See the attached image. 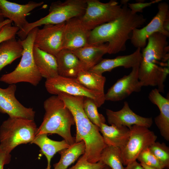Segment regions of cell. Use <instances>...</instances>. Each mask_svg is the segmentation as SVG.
<instances>
[{"label":"cell","mask_w":169,"mask_h":169,"mask_svg":"<svg viewBox=\"0 0 169 169\" xmlns=\"http://www.w3.org/2000/svg\"><path fill=\"white\" fill-rule=\"evenodd\" d=\"M4 20V18L1 9L0 8V22L3 21Z\"/></svg>","instance_id":"40"},{"label":"cell","mask_w":169,"mask_h":169,"mask_svg":"<svg viewBox=\"0 0 169 169\" xmlns=\"http://www.w3.org/2000/svg\"><path fill=\"white\" fill-rule=\"evenodd\" d=\"M137 159L141 163L148 166L158 169H165L164 166L152 153L149 148L143 150L139 155Z\"/></svg>","instance_id":"31"},{"label":"cell","mask_w":169,"mask_h":169,"mask_svg":"<svg viewBox=\"0 0 169 169\" xmlns=\"http://www.w3.org/2000/svg\"><path fill=\"white\" fill-rule=\"evenodd\" d=\"M158 11L152 20L142 28H136L132 31L130 39L132 44L136 48H144L146 45L148 37L156 33H161L168 37L169 32L164 28V23L169 17V7L166 2L158 3Z\"/></svg>","instance_id":"11"},{"label":"cell","mask_w":169,"mask_h":169,"mask_svg":"<svg viewBox=\"0 0 169 169\" xmlns=\"http://www.w3.org/2000/svg\"><path fill=\"white\" fill-rule=\"evenodd\" d=\"M107 43L87 44L71 51L89 69L98 64L105 54L108 53Z\"/></svg>","instance_id":"22"},{"label":"cell","mask_w":169,"mask_h":169,"mask_svg":"<svg viewBox=\"0 0 169 169\" xmlns=\"http://www.w3.org/2000/svg\"><path fill=\"white\" fill-rule=\"evenodd\" d=\"M168 37L156 33L147 39L143 48L138 70L139 80L142 86H157L164 92V83L169 74V47Z\"/></svg>","instance_id":"1"},{"label":"cell","mask_w":169,"mask_h":169,"mask_svg":"<svg viewBox=\"0 0 169 169\" xmlns=\"http://www.w3.org/2000/svg\"><path fill=\"white\" fill-rule=\"evenodd\" d=\"M90 31L84 26L79 17L69 20L65 23L63 49L72 51L87 45Z\"/></svg>","instance_id":"15"},{"label":"cell","mask_w":169,"mask_h":169,"mask_svg":"<svg viewBox=\"0 0 169 169\" xmlns=\"http://www.w3.org/2000/svg\"><path fill=\"white\" fill-rule=\"evenodd\" d=\"M86 0H66L52 2L46 16L32 23H28L17 33L21 40L24 39L33 29L47 24H57L66 22L74 18H79L84 14Z\"/></svg>","instance_id":"6"},{"label":"cell","mask_w":169,"mask_h":169,"mask_svg":"<svg viewBox=\"0 0 169 169\" xmlns=\"http://www.w3.org/2000/svg\"><path fill=\"white\" fill-rule=\"evenodd\" d=\"M31 143L38 146L41 152L46 156L47 161L46 169H50L51 160L57 152L71 146L64 140L60 141L52 140L49 138L46 134L36 136Z\"/></svg>","instance_id":"24"},{"label":"cell","mask_w":169,"mask_h":169,"mask_svg":"<svg viewBox=\"0 0 169 169\" xmlns=\"http://www.w3.org/2000/svg\"><path fill=\"white\" fill-rule=\"evenodd\" d=\"M95 103L92 99L84 97L83 102L84 112L89 120L94 125L100 127L102 123H105V117L99 113Z\"/></svg>","instance_id":"29"},{"label":"cell","mask_w":169,"mask_h":169,"mask_svg":"<svg viewBox=\"0 0 169 169\" xmlns=\"http://www.w3.org/2000/svg\"><path fill=\"white\" fill-rule=\"evenodd\" d=\"M85 150L84 142L82 141L75 142L68 148L58 152L60 155L59 161L54 165V169H66L75 162L81 155L84 154Z\"/></svg>","instance_id":"26"},{"label":"cell","mask_w":169,"mask_h":169,"mask_svg":"<svg viewBox=\"0 0 169 169\" xmlns=\"http://www.w3.org/2000/svg\"><path fill=\"white\" fill-rule=\"evenodd\" d=\"M106 113L109 124L116 126H125L129 129L134 125L149 128L153 123L152 118L143 117L134 112L127 101L124 102L123 107L119 110L114 111L107 109Z\"/></svg>","instance_id":"16"},{"label":"cell","mask_w":169,"mask_h":169,"mask_svg":"<svg viewBox=\"0 0 169 169\" xmlns=\"http://www.w3.org/2000/svg\"><path fill=\"white\" fill-rule=\"evenodd\" d=\"M123 10L122 4L115 0L106 3L98 0H86V7L80 19L84 26L91 30L118 18Z\"/></svg>","instance_id":"8"},{"label":"cell","mask_w":169,"mask_h":169,"mask_svg":"<svg viewBox=\"0 0 169 169\" xmlns=\"http://www.w3.org/2000/svg\"><path fill=\"white\" fill-rule=\"evenodd\" d=\"M33 54L35 65L42 78L47 79L59 75L55 56L34 45Z\"/></svg>","instance_id":"23"},{"label":"cell","mask_w":169,"mask_h":169,"mask_svg":"<svg viewBox=\"0 0 169 169\" xmlns=\"http://www.w3.org/2000/svg\"><path fill=\"white\" fill-rule=\"evenodd\" d=\"M19 30L18 27L12 26L11 23L4 26L0 31V44L5 41L15 38Z\"/></svg>","instance_id":"33"},{"label":"cell","mask_w":169,"mask_h":169,"mask_svg":"<svg viewBox=\"0 0 169 169\" xmlns=\"http://www.w3.org/2000/svg\"><path fill=\"white\" fill-rule=\"evenodd\" d=\"M11 159L10 155H7L0 151V169H3L4 165L8 164Z\"/></svg>","instance_id":"35"},{"label":"cell","mask_w":169,"mask_h":169,"mask_svg":"<svg viewBox=\"0 0 169 169\" xmlns=\"http://www.w3.org/2000/svg\"><path fill=\"white\" fill-rule=\"evenodd\" d=\"M106 166L101 161L90 163L81 156L74 165L68 169H104Z\"/></svg>","instance_id":"32"},{"label":"cell","mask_w":169,"mask_h":169,"mask_svg":"<svg viewBox=\"0 0 169 169\" xmlns=\"http://www.w3.org/2000/svg\"><path fill=\"white\" fill-rule=\"evenodd\" d=\"M100 161L111 169H125L122 161L120 150L115 146H107L101 152Z\"/></svg>","instance_id":"28"},{"label":"cell","mask_w":169,"mask_h":169,"mask_svg":"<svg viewBox=\"0 0 169 169\" xmlns=\"http://www.w3.org/2000/svg\"><path fill=\"white\" fill-rule=\"evenodd\" d=\"M152 153L164 166L169 168V147L164 142H155L149 147Z\"/></svg>","instance_id":"30"},{"label":"cell","mask_w":169,"mask_h":169,"mask_svg":"<svg viewBox=\"0 0 169 169\" xmlns=\"http://www.w3.org/2000/svg\"><path fill=\"white\" fill-rule=\"evenodd\" d=\"M59 75L76 78L78 74L89 68L70 50L62 49L55 56Z\"/></svg>","instance_id":"19"},{"label":"cell","mask_w":169,"mask_h":169,"mask_svg":"<svg viewBox=\"0 0 169 169\" xmlns=\"http://www.w3.org/2000/svg\"><path fill=\"white\" fill-rule=\"evenodd\" d=\"M66 22L57 24L44 25L38 28L34 45L54 56L63 49V41Z\"/></svg>","instance_id":"12"},{"label":"cell","mask_w":169,"mask_h":169,"mask_svg":"<svg viewBox=\"0 0 169 169\" xmlns=\"http://www.w3.org/2000/svg\"><path fill=\"white\" fill-rule=\"evenodd\" d=\"M44 3L43 1L37 3L30 1L26 4H21L6 0H0V8L4 18L13 22L15 26L20 30L28 23L26 19L28 13Z\"/></svg>","instance_id":"17"},{"label":"cell","mask_w":169,"mask_h":169,"mask_svg":"<svg viewBox=\"0 0 169 169\" xmlns=\"http://www.w3.org/2000/svg\"><path fill=\"white\" fill-rule=\"evenodd\" d=\"M12 22L11 21L8 19H5L3 21L0 22V31L4 26L7 24L11 23Z\"/></svg>","instance_id":"37"},{"label":"cell","mask_w":169,"mask_h":169,"mask_svg":"<svg viewBox=\"0 0 169 169\" xmlns=\"http://www.w3.org/2000/svg\"><path fill=\"white\" fill-rule=\"evenodd\" d=\"M160 1V0H156L148 3L139 2L135 3H127V6L132 13H137L138 12H142L143 10L145 8L150 6L155 3H158Z\"/></svg>","instance_id":"34"},{"label":"cell","mask_w":169,"mask_h":169,"mask_svg":"<svg viewBox=\"0 0 169 169\" xmlns=\"http://www.w3.org/2000/svg\"><path fill=\"white\" fill-rule=\"evenodd\" d=\"M38 28L30 31L24 39H20L23 48L20 62L13 71L2 75L0 82L9 84L27 82L34 86L39 84L42 77L35 65L33 54L34 41Z\"/></svg>","instance_id":"7"},{"label":"cell","mask_w":169,"mask_h":169,"mask_svg":"<svg viewBox=\"0 0 169 169\" xmlns=\"http://www.w3.org/2000/svg\"><path fill=\"white\" fill-rule=\"evenodd\" d=\"M45 110L42 122L38 128L36 136L46 134H56L71 146L75 138L71 133V127L75 123L73 116L63 101L53 95L44 102Z\"/></svg>","instance_id":"4"},{"label":"cell","mask_w":169,"mask_h":169,"mask_svg":"<svg viewBox=\"0 0 169 169\" xmlns=\"http://www.w3.org/2000/svg\"><path fill=\"white\" fill-rule=\"evenodd\" d=\"M16 90L15 84H9L5 89L0 87V112L7 114L10 117L34 120L35 111L18 100L15 96Z\"/></svg>","instance_id":"13"},{"label":"cell","mask_w":169,"mask_h":169,"mask_svg":"<svg viewBox=\"0 0 169 169\" xmlns=\"http://www.w3.org/2000/svg\"><path fill=\"white\" fill-rule=\"evenodd\" d=\"M139 65L133 68L131 73L118 79L105 94V100H122L133 92L141 91L142 86L139 79Z\"/></svg>","instance_id":"14"},{"label":"cell","mask_w":169,"mask_h":169,"mask_svg":"<svg viewBox=\"0 0 169 169\" xmlns=\"http://www.w3.org/2000/svg\"><path fill=\"white\" fill-rule=\"evenodd\" d=\"M148 98L156 105L160 110L159 114L154 118V121L161 136L169 141V100L162 96L156 89L150 92Z\"/></svg>","instance_id":"20"},{"label":"cell","mask_w":169,"mask_h":169,"mask_svg":"<svg viewBox=\"0 0 169 169\" xmlns=\"http://www.w3.org/2000/svg\"><path fill=\"white\" fill-rule=\"evenodd\" d=\"M164 28L166 31L169 32V17L167 18L165 21Z\"/></svg>","instance_id":"38"},{"label":"cell","mask_w":169,"mask_h":169,"mask_svg":"<svg viewBox=\"0 0 169 169\" xmlns=\"http://www.w3.org/2000/svg\"><path fill=\"white\" fill-rule=\"evenodd\" d=\"M45 86L48 92L54 95L64 93L74 96L88 97L94 100L100 107L105 101V94L89 90L78 82L75 78L59 75L46 79Z\"/></svg>","instance_id":"9"},{"label":"cell","mask_w":169,"mask_h":169,"mask_svg":"<svg viewBox=\"0 0 169 169\" xmlns=\"http://www.w3.org/2000/svg\"><path fill=\"white\" fill-rule=\"evenodd\" d=\"M130 135L124 148L120 150L123 165L136 161L140 153L156 141L157 136L146 127L134 125L129 129Z\"/></svg>","instance_id":"10"},{"label":"cell","mask_w":169,"mask_h":169,"mask_svg":"<svg viewBox=\"0 0 169 169\" xmlns=\"http://www.w3.org/2000/svg\"><path fill=\"white\" fill-rule=\"evenodd\" d=\"M125 169H144L140 163H138L136 160L128 164Z\"/></svg>","instance_id":"36"},{"label":"cell","mask_w":169,"mask_h":169,"mask_svg":"<svg viewBox=\"0 0 169 169\" xmlns=\"http://www.w3.org/2000/svg\"><path fill=\"white\" fill-rule=\"evenodd\" d=\"M128 1L122 0L123 10L117 18L91 30L88 44H108V53L115 54L126 49L133 30L144 24L146 19L142 14L132 13L127 6Z\"/></svg>","instance_id":"2"},{"label":"cell","mask_w":169,"mask_h":169,"mask_svg":"<svg viewBox=\"0 0 169 169\" xmlns=\"http://www.w3.org/2000/svg\"><path fill=\"white\" fill-rule=\"evenodd\" d=\"M38 129L34 120L9 117L0 127V151L8 155L17 146L31 143Z\"/></svg>","instance_id":"5"},{"label":"cell","mask_w":169,"mask_h":169,"mask_svg":"<svg viewBox=\"0 0 169 169\" xmlns=\"http://www.w3.org/2000/svg\"><path fill=\"white\" fill-rule=\"evenodd\" d=\"M104 169H111L110 167L108 166H106Z\"/></svg>","instance_id":"41"},{"label":"cell","mask_w":169,"mask_h":169,"mask_svg":"<svg viewBox=\"0 0 169 169\" xmlns=\"http://www.w3.org/2000/svg\"><path fill=\"white\" fill-rule=\"evenodd\" d=\"M77 81L90 90L104 93L106 78L89 70L80 72L75 78Z\"/></svg>","instance_id":"27"},{"label":"cell","mask_w":169,"mask_h":169,"mask_svg":"<svg viewBox=\"0 0 169 169\" xmlns=\"http://www.w3.org/2000/svg\"><path fill=\"white\" fill-rule=\"evenodd\" d=\"M57 95L63 101L73 116L76 129L75 142L83 141L85 142V150L82 157L90 163L98 162L102 151L107 146L100 133L99 127L89 120L84 112V97L64 93Z\"/></svg>","instance_id":"3"},{"label":"cell","mask_w":169,"mask_h":169,"mask_svg":"<svg viewBox=\"0 0 169 169\" xmlns=\"http://www.w3.org/2000/svg\"><path fill=\"white\" fill-rule=\"evenodd\" d=\"M141 165L143 167L144 169H158L156 168L152 167L150 166H148L144 164L141 163Z\"/></svg>","instance_id":"39"},{"label":"cell","mask_w":169,"mask_h":169,"mask_svg":"<svg viewBox=\"0 0 169 169\" xmlns=\"http://www.w3.org/2000/svg\"><path fill=\"white\" fill-rule=\"evenodd\" d=\"M23 48L20 39L13 38L0 44V72L6 66L21 57Z\"/></svg>","instance_id":"25"},{"label":"cell","mask_w":169,"mask_h":169,"mask_svg":"<svg viewBox=\"0 0 169 169\" xmlns=\"http://www.w3.org/2000/svg\"><path fill=\"white\" fill-rule=\"evenodd\" d=\"M141 59V49L138 48L133 53L129 55L119 56L112 59H102L89 70L102 75L104 72H110L114 68L119 67L132 68L139 65Z\"/></svg>","instance_id":"18"},{"label":"cell","mask_w":169,"mask_h":169,"mask_svg":"<svg viewBox=\"0 0 169 169\" xmlns=\"http://www.w3.org/2000/svg\"><path fill=\"white\" fill-rule=\"evenodd\" d=\"M105 143L107 146L117 147L122 149L129 139L130 129L125 126H109L102 123L100 127Z\"/></svg>","instance_id":"21"}]
</instances>
